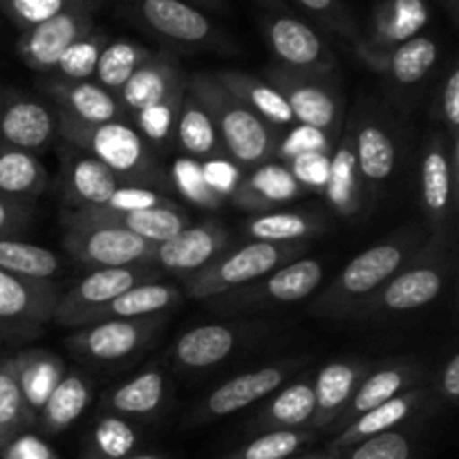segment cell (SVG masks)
Masks as SVG:
<instances>
[{
	"instance_id": "1",
	"label": "cell",
	"mask_w": 459,
	"mask_h": 459,
	"mask_svg": "<svg viewBox=\"0 0 459 459\" xmlns=\"http://www.w3.org/2000/svg\"><path fill=\"white\" fill-rule=\"evenodd\" d=\"M424 240V233L411 227L368 247L341 269L330 285L318 287L309 299V314L330 321H350L411 260Z\"/></svg>"
},
{
	"instance_id": "2",
	"label": "cell",
	"mask_w": 459,
	"mask_h": 459,
	"mask_svg": "<svg viewBox=\"0 0 459 459\" xmlns=\"http://www.w3.org/2000/svg\"><path fill=\"white\" fill-rule=\"evenodd\" d=\"M455 264V236L451 229L433 231L406 264L352 314L350 321L417 312L429 307L446 290Z\"/></svg>"
},
{
	"instance_id": "3",
	"label": "cell",
	"mask_w": 459,
	"mask_h": 459,
	"mask_svg": "<svg viewBox=\"0 0 459 459\" xmlns=\"http://www.w3.org/2000/svg\"><path fill=\"white\" fill-rule=\"evenodd\" d=\"M186 88L213 117L224 155L233 164L240 169H255V166L273 161L278 143L276 130L264 124L245 103L238 101L215 79V74H206V72L193 74L191 79H186Z\"/></svg>"
},
{
	"instance_id": "4",
	"label": "cell",
	"mask_w": 459,
	"mask_h": 459,
	"mask_svg": "<svg viewBox=\"0 0 459 459\" xmlns=\"http://www.w3.org/2000/svg\"><path fill=\"white\" fill-rule=\"evenodd\" d=\"M56 121L63 142L101 161L126 184L148 186L151 182L160 179V166H157L146 139L137 133L134 126H128L126 121L81 124L61 112H56Z\"/></svg>"
},
{
	"instance_id": "5",
	"label": "cell",
	"mask_w": 459,
	"mask_h": 459,
	"mask_svg": "<svg viewBox=\"0 0 459 459\" xmlns=\"http://www.w3.org/2000/svg\"><path fill=\"white\" fill-rule=\"evenodd\" d=\"M309 245H276V242L249 240L233 251H224L211 264L193 276L184 278V291L193 300H213L218 296L236 291L258 278L267 276L273 269L303 258Z\"/></svg>"
},
{
	"instance_id": "6",
	"label": "cell",
	"mask_w": 459,
	"mask_h": 459,
	"mask_svg": "<svg viewBox=\"0 0 459 459\" xmlns=\"http://www.w3.org/2000/svg\"><path fill=\"white\" fill-rule=\"evenodd\" d=\"M61 222L63 249L88 269L142 267L148 264L155 251L152 242L142 240L108 222L83 218L72 209L63 213Z\"/></svg>"
},
{
	"instance_id": "7",
	"label": "cell",
	"mask_w": 459,
	"mask_h": 459,
	"mask_svg": "<svg viewBox=\"0 0 459 459\" xmlns=\"http://www.w3.org/2000/svg\"><path fill=\"white\" fill-rule=\"evenodd\" d=\"M323 285V264L316 258H296L267 276L249 282L236 291L206 300L213 312L222 314H254L273 307L303 303L312 299Z\"/></svg>"
},
{
	"instance_id": "8",
	"label": "cell",
	"mask_w": 459,
	"mask_h": 459,
	"mask_svg": "<svg viewBox=\"0 0 459 459\" xmlns=\"http://www.w3.org/2000/svg\"><path fill=\"white\" fill-rule=\"evenodd\" d=\"M264 81L272 83L290 106L296 124L309 126L330 139H339L343 130V94L334 76L300 74L281 65H269Z\"/></svg>"
},
{
	"instance_id": "9",
	"label": "cell",
	"mask_w": 459,
	"mask_h": 459,
	"mask_svg": "<svg viewBox=\"0 0 459 459\" xmlns=\"http://www.w3.org/2000/svg\"><path fill=\"white\" fill-rule=\"evenodd\" d=\"M166 325V314L146 318H117L79 327L67 339V348L79 361L92 366H117L137 357L157 339Z\"/></svg>"
},
{
	"instance_id": "10",
	"label": "cell",
	"mask_w": 459,
	"mask_h": 459,
	"mask_svg": "<svg viewBox=\"0 0 459 459\" xmlns=\"http://www.w3.org/2000/svg\"><path fill=\"white\" fill-rule=\"evenodd\" d=\"M307 357L287 359V361L269 363V366L254 368L242 375L233 377V379L224 381L218 388L211 390L195 408L191 415L186 417L188 426H202L211 424V421L224 420L236 412L247 411L249 406H255L258 402H264L272 397L281 385L287 384L291 375L299 370Z\"/></svg>"
},
{
	"instance_id": "11",
	"label": "cell",
	"mask_w": 459,
	"mask_h": 459,
	"mask_svg": "<svg viewBox=\"0 0 459 459\" xmlns=\"http://www.w3.org/2000/svg\"><path fill=\"white\" fill-rule=\"evenodd\" d=\"M63 290L54 281H27L0 269V336L31 339L54 318Z\"/></svg>"
},
{
	"instance_id": "12",
	"label": "cell",
	"mask_w": 459,
	"mask_h": 459,
	"mask_svg": "<svg viewBox=\"0 0 459 459\" xmlns=\"http://www.w3.org/2000/svg\"><path fill=\"white\" fill-rule=\"evenodd\" d=\"M459 182V139L433 134L420 164V204L435 231L451 229Z\"/></svg>"
},
{
	"instance_id": "13",
	"label": "cell",
	"mask_w": 459,
	"mask_h": 459,
	"mask_svg": "<svg viewBox=\"0 0 459 459\" xmlns=\"http://www.w3.org/2000/svg\"><path fill=\"white\" fill-rule=\"evenodd\" d=\"M160 281V272L148 264L142 267H119V269H92L85 278L63 291L54 309V323L65 327H81L90 314L101 309L119 294L134 285Z\"/></svg>"
},
{
	"instance_id": "14",
	"label": "cell",
	"mask_w": 459,
	"mask_h": 459,
	"mask_svg": "<svg viewBox=\"0 0 459 459\" xmlns=\"http://www.w3.org/2000/svg\"><path fill=\"white\" fill-rule=\"evenodd\" d=\"M229 231L218 220L188 224L182 233L155 245L148 267L178 276L179 281L193 276L227 251Z\"/></svg>"
},
{
	"instance_id": "15",
	"label": "cell",
	"mask_w": 459,
	"mask_h": 459,
	"mask_svg": "<svg viewBox=\"0 0 459 459\" xmlns=\"http://www.w3.org/2000/svg\"><path fill=\"white\" fill-rule=\"evenodd\" d=\"M426 379H429V368L415 359H390V361L377 363V366L372 363V368L363 377L361 384L357 385L348 408L332 430L339 433L345 426L352 424L357 417L370 412L372 408L399 397L406 390L424 385Z\"/></svg>"
},
{
	"instance_id": "16",
	"label": "cell",
	"mask_w": 459,
	"mask_h": 459,
	"mask_svg": "<svg viewBox=\"0 0 459 459\" xmlns=\"http://www.w3.org/2000/svg\"><path fill=\"white\" fill-rule=\"evenodd\" d=\"M267 39L281 67L300 74H336L334 54L325 48L321 36L299 18L278 16L269 21Z\"/></svg>"
},
{
	"instance_id": "17",
	"label": "cell",
	"mask_w": 459,
	"mask_h": 459,
	"mask_svg": "<svg viewBox=\"0 0 459 459\" xmlns=\"http://www.w3.org/2000/svg\"><path fill=\"white\" fill-rule=\"evenodd\" d=\"M249 339L251 330L245 325L206 323L178 336V341L170 345L169 359L175 368L184 372L211 370L231 359Z\"/></svg>"
},
{
	"instance_id": "18",
	"label": "cell",
	"mask_w": 459,
	"mask_h": 459,
	"mask_svg": "<svg viewBox=\"0 0 459 459\" xmlns=\"http://www.w3.org/2000/svg\"><path fill=\"white\" fill-rule=\"evenodd\" d=\"M58 134L56 112L18 92H0V143L39 152L52 146Z\"/></svg>"
},
{
	"instance_id": "19",
	"label": "cell",
	"mask_w": 459,
	"mask_h": 459,
	"mask_svg": "<svg viewBox=\"0 0 459 459\" xmlns=\"http://www.w3.org/2000/svg\"><path fill=\"white\" fill-rule=\"evenodd\" d=\"M90 31H92L90 9H70L22 31L18 39V56L31 70L54 72L65 49Z\"/></svg>"
},
{
	"instance_id": "20",
	"label": "cell",
	"mask_w": 459,
	"mask_h": 459,
	"mask_svg": "<svg viewBox=\"0 0 459 459\" xmlns=\"http://www.w3.org/2000/svg\"><path fill=\"white\" fill-rule=\"evenodd\" d=\"M186 92V76L170 54L152 52L117 94L124 112L137 115L146 108L178 101Z\"/></svg>"
},
{
	"instance_id": "21",
	"label": "cell",
	"mask_w": 459,
	"mask_h": 459,
	"mask_svg": "<svg viewBox=\"0 0 459 459\" xmlns=\"http://www.w3.org/2000/svg\"><path fill=\"white\" fill-rule=\"evenodd\" d=\"M40 88L56 106V112L81 124H110L124 121V106L119 97L108 92L94 81H67L61 76L40 81Z\"/></svg>"
},
{
	"instance_id": "22",
	"label": "cell",
	"mask_w": 459,
	"mask_h": 459,
	"mask_svg": "<svg viewBox=\"0 0 459 459\" xmlns=\"http://www.w3.org/2000/svg\"><path fill=\"white\" fill-rule=\"evenodd\" d=\"M370 368L372 363L366 359H339V361L325 363L312 377L314 397H316V412L312 420L314 433L334 429L339 417L348 408L354 390Z\"/></svg>"
},
{
	"instance_id": "23",
	"label": "cell",
	"mask_w": 459,
	"mask_h": 459,
	"mask_svg": "<svg viewBox=\"0 0 459 459\" xmlns=\"http://www.w3.org/2000/svg\"><path fill=\"white\" fill-rule=\"evenodd\" d=\"M430 399H433V388H429V385H417V388L406 390L399 397L372 408L370 412L357 417L352 424L339 430L330 442V446H327V451L343 453L350 446H354V444L363 442V439L399 429V426L411 421L415 415H420L424 406H429Z\"/></svg>"
},
{
	"instance_id": "24",
	"label": "cell",
	"mask_w": 459,
	"mask_h": 459,
	"mask_svg": "<svg viewBox=\"0 0 459 459\" xmlns=\"http://www.w3.org/2000/svg\"><path fill=\"white\" fill-rule=\"evenodd\" d=\"M126 184L108 166L90 157L88 152L72 148L63 155L61 188L63 200L70 209H94L110 200L112 193Z\"/></svg>"
},
{
	"instance_id": "25",
	"label": "cell",
	"mask_w": 459,
	"mask_h": 459,
	"mask_svg": "<svg viewBox=\"0 0 459 459\" xmlns=\"http://www.w3.org/2000/svg\"><path fill=\"white\" fill-rule=\"evenodd\" d=\"M437 43L429 36H415L390 49L359 45V56L370 70L390 76L397 85H417L437 63Z\"/></svg>"
},
{
	"instance_id": "26",
	"label": "cell",
	"mask_w": 459,
	"mask_h": 459,
	"mask_svg": "<svg viewBox=\"0 0 459 459\" xmlns=\"http://www.w3.org/2000/svg\"><path fill=\"white\" fill-rule=\"evenodd\" d=\"M139 16L160 39L178 45H204L213 39V22L184 0H139Z\"/></svg>"
},
{
	"instance_id": "27",
	"label": "cell",
	"mask_w": 459,
	"mask_h": 459,
	"mask_svg": "<svg viewBox=\"0 0 459 459\" xmlns=\"http://www.w3.org/2000/svg\"><path fill=\"white\" fill-rule=\"evenodd\" d=\"M169 402V379L160 366H148L133 379L108 390L101 399V411L130 421L152 420Z\"/></svg>"
},
{
	"instance_id": "28",
	"label": "cell",
	"mask_w": 459,
	"mask_h": 459,
	"mask_svg": "<svg viewBox=\"0 0 459 459\" xmlns=\"http://www.w3.org/2000/svg\"><path fill=\"white\" fill-rule=\"evenodd\" d=\"M269 402L249 421L251 433H273V430H312L316 397L312 377H303L281 385Z\"/></svg>"
},
{
	"instance_id": "29",
	"label": "cell",
	"mask_w": 459,
	"mask_h": 459,
	"mask_svg": "<svg viewBox=\"0 0 459 459\" xmlns=\"http://www.w3.org/2000/svg\"><path fill=\"white\" fill-rule=\"evenodd\" d=\"M305 193L307 191L296 182V178L285 164L267 161V164L251 169V173L240 179V184H238V188L229 200L238 209L258 215L276 211V206L287 204L296 197H303Z\"/></svg>"
},
{
	"instance_id": "30",
	"label": "cell",
	"mask_w": 459,
	"mask_h": 459,
	"mask_svg": "<svg viewBox=\"0 0 459 459\" xmlns=\"http://www.w3.org/2000/svg\"><path fill=\"white\" fill-rule=\"evenodd\" d=\"M354 155L363 186H381L388 182L397 166V143L390 130L370 112H359L352 121Z\"/></svg>"
},
{
	"instance_id": "31",
	"label": "cell",
	"mask_w": 459,
	"mask_h": 459,
	"mask_svg": "<svg viewBox=\"0 0 459 459\" xmlns=\"http://www.w3.org/2000/svg\"><path fill=\"white\" fill-rule=\"evenodd\" d=\"M327 204L341 218H354L361 211L363 204V182L359 173L357 155H354L352 124H345L332 148L330 157V175L323 188Z\"/></svg>"
},
{
	"instance_id": "32",
	"label": "cell",
	"mask_w": 459,
	"mask_h": 459,
	"mask_svg": "<svg viewBox=\"0 0 459 459\" xmlns=\"http://www.w3.org/2000/svg\"><path fill=\"white\" fill-rule=\"evenodd\" d=\"M79 215L88 220H97V222H108L112 227H119L124 231L133 233V236L142 238V240L152 242V245H161V242L170 240L178 233L191 224L188 215L175 206H160V209H146V211H106V209H72Z\"/></svg>"
},
{
	"instance_id": "33",
	"label": "cell",
	"mask_w": 459,
	"mask_h": 459,
	"mask_svg": "<svg viewBox=\"0 0 459 459\" xmlns=\"http://www.w3.org/2000/svg\"><path fill=\"white\" fill-rule=\"evenodd\" d=\"M90 399H92V384L88 377L79 370H65L63 379L36 415L34 433H39L40 437L65 433L83 415L85 408L90 406Z\"/></svg>"
},
{
	"instance_id": "34",
	"label": "cell",
	"mask_w": 459,
	"mask_h": 459,
	"mask_svg": "<svg viewBox=\"0 0 459 459\" xmlns=\"http://www.w3.org/2000/svg\"><path fill=\"white\" fill-rule=\"evenodd\" d=\"M215 79L238 99L245 103L251 112L260 117L267 126H272L278 134L290 130L296 126L294 115H291L290 106L282 99V94L267 83L264 79L254 74H247L240 70H220L215 72Z\"/></svg>"
},
{
	"instance_id": "35",
	"label": "cell",
	"mask_w": 459,
	"mask_h": 459,
	"mask_svg": "<svg viewBox=\"0 0 459 459\" xmlns=\"http://www.w3.org/2000/svg\"><path fill=\"white\" fill-rule=\"evenodd\" d=\"M13 368H16L18 388H21L22 403L30 415L31 430H34L36 415L45 406L52 390L56 388L58 381L65 375V361L58 354L49 350H25L21 354H13Z\"/></svg>"
},
{
	"instance_id": "36",
	"label": "cell",
	"mask_w": 459,
	"mask_h": 459,
	"mask_svg": "<svg viewBox=\"0 0 459 459\" xmlns=\"http://www.w3.org/2000/svg\"><path fill=\"white\" fill-rule=\"evenodd\" d=\"M182 303V290L178 285H169V282H143V285H134L112 299L110 303L103 305L94 314H90L83 321V325H92V323L103 321H117V318H146L157 316V314H166L169 309L178 307Z\"/></svg>"
},
{
	"instance_id": "37",
	"label": "cell",
	"mask_w": 459,
	"mask_h": 459,
	"mask_svg": "<svg viewBox=\"0 0 459 459\" xmlns=\"http://www.w3.org/2000/svg\"><path fill=\"white\" fill-rule=\"evenodd\" d=\"M249 240L300 245L327 231V220L307 211H269L249 218L242 227Z\"/></svg>"
},
{
	"instance_id": "38",
	"label": "cell",
	"mask_w": 459,
	"mask_h": 459,
	"mask_svg": "<svg viewBox=\"0 0 459 459\" xmlns=\"http://www.w3.org/2000/svg\"><path fill=\"white\" fill-rule=\"evenodd\" d=\"M175 139L182 148L184 155L191 160L206 161L215 155H222V143L215 130L213 117L204 106L197 101L195 94L186 88L178 112V126H175Z\"/></svg>"
},
{
	"instance_id": "39",
	"label": "cell",
	"mask_w": 459,
	"mask_h": 459,
	"mask_svg": "<svg viewBox=\"0 0 459 459\" xmlns=\"http://www.w3.org/2000/svg\"><path fill=\"white\" fill-rule=\"evenodd\" d=\"M48 186V170L39 155L0 143V195L16 202H34Z\"/></svg>"
},
{
	"instance_id": "40",
	"label": "cell",
	"mask_w": 459,
	"mask_h": 459,
	"mask_svg": "<svg viewBox=\"0 0 459 459\" xmlns=\"http://www.w3.org/2000/svg\"><path fill=\"white\" fill-rule=\"evenodd\" d=\"M142 433L134 421L103 412L85 439L81 459H126L137 453Z\"/></svg>"
},
{
	"instance_id": "41",
	"label": "cell",
	"mask_w": 459,
	"mask_h": 459,
	"mask_svg": "<svg viewBox=\"0 0 459 459\" xmlns=\"http://www.w3.org/2000/svg\"><path fill=\"white\" fill-rule=\"evenodd\" d=\"M0 269L27 281H54L63 272V263L48 247L0 238Z\"/></svg>"
},
{
	"instance_id": "42",
	"label": "cell",
	"mask_w": 459,
	"mask_h": 459,
	"mask_svg": "<svg viewBox=\"0 0 459 459\" xmlns=\"http://www.w3.org/2000/svg\"><path fill=\"white\" fill-rule=\"evenodd\" d=\"M151 49L133 43V40H112L103 48L99 56L97 70H94V83L106 88L108 92L119 94L121 88L128 83L130 76L139 70L143 61L151 56Z\"/></svg>"
},
{
	"instance_id": "43",
	"label": "cell",
	"mask_w": 459,
	"mask_h": 459,
	"mask_svg": "<svg viewBox=\"0 0 459 459\" xmlns=\"http://www.w3.org/2000/svg\"><path fill=\"white\" fill-rule=\"evenodd\" d=\"M25 430H31V421L18 388L13 359H0V453L16 435Z\"/></svg>"
},
{
	"instance_id": "44",
	"label": "cell",
	"mask_w": 459,
	"mask_h": 459,
	"mask_svg": "<svg viewBox=\"0 0 459 459\" xmlns=\"http://www.w3.org/2000/svg\"><path fill=\"white\" fill-rule=\"evenodd\" d=\"M316 439L314 430H273L260 433L220 459H290Z\"/></svg>"
},
{
	"instance_id": "45",
	"label": "cell",
	"mask_w": 459,
	"mask_h": 459,
	"mask_svg": "<svg viewBox=\"0 0 459 459\" xmlns=\"http://www.w3.org/2000/svg\"><path fill=\"white\" fill-rule=\"evenodd\" d=\"M426 21L429 16L421 0H397L377 21V43H372V48L385 49L393 43L399 45L408 39H415Z\"/></svg>"
},
{
	"instance_id": "46",
	"label": "cell",
	"mask_w": 459,
	"mask_h": 459,
	"mask_svg": "<svg viewBox=\"0 0 459 459\" xmlns=\"http://www.w3.org/2000/svg\"><path fill=\"white\" fill-rule=\"evenodd\" d=\"M106 45V36L90 31L88 36H83L65 49V54L58 58L56 67H54V74L67 81H92L99 56H101Z\"/></svg>"
},
{
	"instance_id": "47",
	"label": "cell",
	"mask_w": 459,
	"mask_h": 459,
	"mask_svg": "<svg viewBox=\"0 0 459 459\" xmlns=\"http://www.w3.org/2000/svg\"><path fill=\"white\" fill-rule=\"evenodd\" d=\"M415 437L411 430L394 429L354 444L341 459H415Z\"/></svg>"
},
{
	"instance_id": "48",
	"label": "cell",
	"mask_w": 459,
	"mask_h": 459,
	"mask_svg": "<svg viewBox=\"0 0 459 459\" xmlns=\"http://www.w3.org/2000/svg\"><path fill=\"white\" fill-rule=\"evenodd\" d=\"M170 179L179 195L186 197L191 204L200 206V209L215 211L224 204L222 197L215 195L211 186L204 179V170H202V161L191 160V157H179L170 169Z\"/></svg>"
},
{
	"instance_id": "49",
	"label": "cell",
	"mask_w": 459,
	"mask_h": 459,
	"mask_svg": "<svg viewBox=\"0 0 459 459\" xmlns=\"http://www.w3.org/2000/svg\"><path fill=\"white\" fill-rule=\"evenodd\" d=\"M92 0H0V9L22 31L70 9H90Z\"/></svg>"
},
{
	"instance_id": "50",
	"label": "cell",
	"mask_w": 459,
	"mask_h": 459,
	"mask_svg": "<svg viewBox=\"0 0 459 459\" xmlns=\"http://www.w3.org/2000/svg\"><path fill=\"white\" fill-rule=\"evenodd\" d=\"M334 139L327 137L325 133L309 126H291L282 134H278L276 152H273V161L281 164H290L294 157L305 155V152H332L334 148Z\"/></svg>"
},
{
	"instance_id": "51",
	"label": "cell",
	"mask_w": 459,
	"mask_h": 459,
	"mask_svg": "<svg viewBox=\"0 0 459 459\" xmlns=\"http://www.w3.org/2000/svg\"><path fill=\"white\" fill-rule=\"evenodd\" d=\"M160 206H175L173 200L164 195L161 191L151 186H142V184H121L110 200L99 209L106 211H146V209H160ZM97 209V206H94Z\"/></svg>"
},
{
	"instance_id": "52",
	"label": "cell",
	"mask_w": 459,
	"mask_h": 459,
	"mask_svg": "<svg viewBox=\"0 0 459 459\" xmlns=\"http://www.w3.org/2000/svg\"><path fill=\"white\" fill-rule=\"evenodd\" d=\"M330 157L332 152H305V155L294 157L290 164H285L296 178V182L305 191L323 193L330 175Z\"/></svg>"
},
{
	"instance_id": "53",
	"label": "cell",
	"mask_w": 459,
	"mask_h": 459,
	"mask_svg": "<svg viewBox=\"0 0 459 459\" xmlns=\"http://www.w3.org/2000/svg\"><path fill=\"white\" fill-rule=\"evenodd\" d=\"M202 170H204V179L211 186V191L218 197H222L224 202L233 195V191L238 188L242 175V169L238 164H233L227 155H215L211 160L202 161Z\"/></svg>"
},
{
	"instance_id": "54",
	"label": "cell",
	"mask_w": 459,
	"mask_h": 459,
	"mask_svg": "<svg viewBox=\"0 0 459 459\" xmlns=\"http://www.w3.org/2000/svg\"><path fill=\"white\" fill-rule=\"evenodd\" d=\"M0 459H56V453L39 433L25 430L3 448Z\"/></svg>"
},
{
	"instance_id": "55",
	"label": "cell",
	"mask_w": 459,
	"mask_h": 459,
	"mask_svg": "<svg viewBox=\"0 0 459 459\" xmlns=\"http://www.w3.org/2000/svg\"><path fill=\"white\" fill-rule=\"evenodd\" d=\"M31 218H34V204L0 195V238L21 236L30 227Z\"/></svg>"
},
{
	"instance_id": "56",
	"label": "cell",
	"mask_w": 459,
	"mask_h": 459,
	"mask_svg": "<svg viewBox=\"0 0 459 459\" xmlns=\"http://www.w3.org/2000/svg\"><path fill=\"white\" fill-rule=\"evenodd\" d=\"M439 115L446 126L448 139H459V70L453 67L439 92Z\"/></svg>"
},
{
	"instance_id": "57",
	"label": "cell",
	"mask_w": 459,
	"mask_h": 459,
	"mask_svg": "<svg viewBox=\"0 0 459 459\" xmlns=\"http://www.w3.org/2000/svg\"><path fill=\"white\" fill-rule=\"evenodd\" d=\"M433 393H437V397L442 399V402L451 403V406H455L457 403L459 399V354L457 352H453L451 357L446 359V363L442 366L437 381H435Z\"/></svg>"
},
{
	"instance_id": "58",
	"label": "cell",
	"mask_w": 459,
	"mask_h": 459,
	"mask_svg": "<svg viewBox=\"0 0 459 459\" xmlns=\"http://www.w3.org/2000/svg\"><path fill=\"white\" fill-rule=\"evenodd\" d=\"M305 9L314 13H323V16H330L336 7V0H299Z\"/></svg>"
},
{
	"instance_id": "59",
	"label": "cell",
	"mask_w": 459,
	"mask_h": 459,
	"mask_svg": "<svg viewBox=\"0 0 459 459\" xmlns=\"http://www.w3.org/2000/svg\"><path fill=\"white\" fill-rule=\"evenodd\" d=\"M290 459H341V453H334V451H318V453H309V455H294Z\"/></svg>"
},
{
	"instance_id": "60",
	"label": "cell",
	"mask_w": 459,
	"mask_h": 459,
	"mask_svg": "<svg viewBox=\"0 0 459 459\" xmlns=\"http://www.w3.org/2000/svg\"><path fill=\"white\" fill-rule=\"evenodd\" d=\"M126 459H169L164 455H155V453H134V455L126 457Z\"/></svg>"
},
{
	"instance_id": "61",
	"label": "cell",
	"mask_w": 459,
	"mask_h": 459,
	"mask_svg": "<svg viewBox=\"0 0 459 459\" xmlns=\"http://www.w3.org/2000/svg\"><path fill=\"white\" fill-rule=\"evenodd\" d=\"M448 3H451V4H455V3H457V0H448Z\"/></svg>"
},
{
	"instance_id": "62",
	"label": "cell",
	"mask_w": 459,
	"mask_h": 459,
	"mask_svg": "<svg viewBox=\"0 0 459 459\" xmlns=\"http://www.w3.org/2000/svg\"><path fill=\"white\" fill-rule=\"evenodd\" d=\"M0 92H3V90H0Z\"/></svg>"
}]
</instances>
